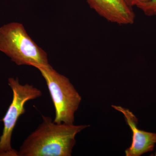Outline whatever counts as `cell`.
Segmentation results:
<instances>
[{"mask_svg": "<svg viewBox=\"0 0 156 156\" xmlns=\"http://www.w3.org/2000/svg\"><path fill=\"white\" fill-rule=\"evenodd\" d=\"M43 122L27 137L18 156H70L76 134L89 126L54 122L42 116Z\"/></svg>", "mask_w": 156, "mask_h": 156, "instance_id": "cell-1", "label": "cell"}, {"mask_svg": "<svg viewBox=\"0 0 156 156\" xmlns=\"http://www.w3.org/2000/svg\"><path fill=\"white\" fill-rule=\"evenodd\" d=\"M0 51L17 65L36 68L50 66L47 53L37 44L19 23H11L0 27Z\"/></svg>", "mask_w": 156, "mask_h": 156, "instance_id": "cell-2", "label": "cell"}, {"mask_svg": "<svg viewBox=\"0 0 156 156\" xmlns=\"http://www.w3.org/2000/svg\"><path fill=\"white\" fill-rule=\"evenodd\" d=\"M44 78L55 108L54 122L73 125L82 98L69 79L51 65L37 68Z\"/></svg>", "mask_w": 156, "mask_h": 156, "instance_id": "cell-3", "label": "cell"}, {"mask_svg": "<svg viewBox=\"0 0 156 156\" xmlns=\"http://www.w3.org/2000/svg\"><path fill=\"white\" fill-rule=\"evenodd\" d=\"M13 92V99L2 121L4 129L0 137V156H18V151L12 148L11 136L19 117L26 112V103L42 96L41 91L28 84L20 83L18 78L9 79Z\"/></svg>", "mask_w": 156, "mask_h": 156, "instance_id": "cell-4", "label": "cell"}, {"mask_svg": "<svg viewBox=\"0 0 156 156\" xmlns=\"http://www.w3.org/2000/svg\"><path fill=\"white\" fill-rule=\"evenodd\" d=\"M91 9L109 22L121 25L133 24L135 14L124 0H86Z\"/></svg>", "mask_w": 156, "mask_h": 156, "instance_id": "cell-5", "label": "cell"}, {"mask_svg": "<svg viewBox=\"0 0 156 156\" xmlns=\"http://www.w3.org/2000/svg\"><path fill=\"white\" fill-rule=\"evenodd\" d=\"M115 109L122 113L126 122L133 132L132 142L125 151L126 156H140L153 150L156 143V133L140 130L137 127V119L129 109L120 106L112 105Z\"/></svg>", "mask_w": 156, "mask_h": 156, "instance_id": "cell-6", "label": "cell"}, {"mask_svg": "<svg viewBox=\"0 0 156 156\" xmlns=\"http://www.w3.org/2000/svg\"><path fill=\"white\" fill-rule=\"evenodd\" d=\"M137 8L147 16L156 15V0H151L147 2L141 4Z\"/></svg>", "mask_w": 156, "mask_h": 156, "instance_id": "cell-7", "label": "cell"}, {"mask_svg": "<svg viewBox=\"0 0 156 156\" xmlns=\"http://www.w3.org/2000/svg\"><path fill=\"white\" fill-rule=\"evenodd\" d=\"M124 2L130 8H133L134 6H137L149 2L151 0H124Z\"/></svg>", "mask_w": 156, "mask_h": 156, "instance_id": "cell-8", "label": "cell"}, {"mask_svg": "<svg viewBox=\"0 0 156 156\" xmlns=\"http://www.w3.org/2000/svg\"><path fill=\"white\" fill-rule=\"evenodd\" d=\"M155 156H156V154H155Z\"/></svg>", "mask_w": 156, "mask_h": 156, "instance_id": "cell-9", "label": "cell"}]
</instances>
